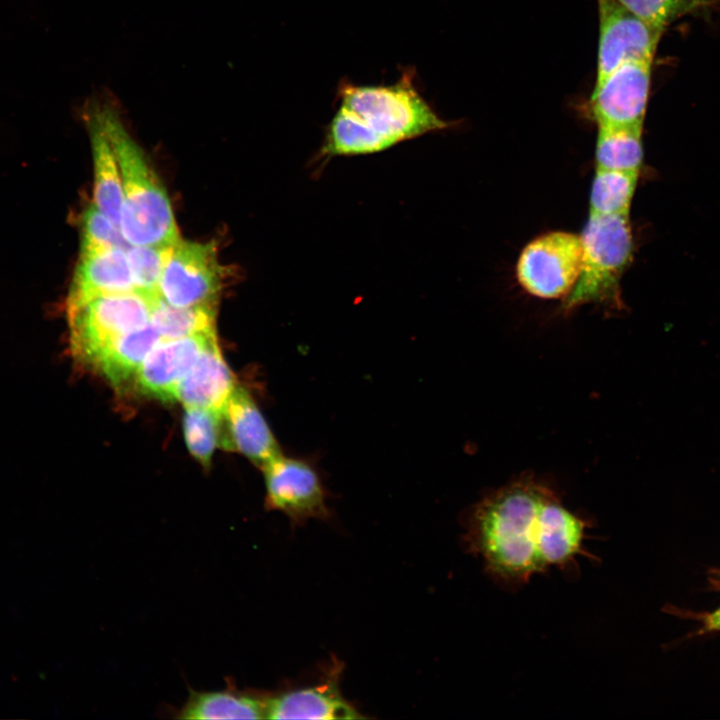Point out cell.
Instances as JSON below:
<instances>
[{
	"mask_svg": "<svg viewBox=\"0 0 720 720\" xmlns=\"http://www.w3.org/2000/svg\"><path fill=\"white\" fill-rule=\"evenodd\" d=\"M562 506L550 487L534 479L511 482L472 507L464 543L490 579L517 590L547 571L543 550Z\"/></svg>",
	"mask_w": 720,
	"mask_h": 720,
	"instance_id": "obj_1",
	"label": "cell"
},
{
	"mask_svg": "<svg viewBox=\"0 0 720 720\" xmlns=\"http://www.w3.org/2000/svg\"><path fill=\"white\" fill-rule=\"evenodd\" d=\"M337 99L320 149L324 158L381 152L450 125L419 93L408 71L390 85L344 81Z\"/></svg>",
	"mask_w": 720,
	"mask_h": 720,
	"instance_id": "obj_2",
	"label": "cell"
},
{
	"mask_svg": "<svg viewBox=\"0 0 720 720\" xmlns=\"http://www.w3.org/2000/svg\"><path fill=\"white\" fill-rule=\"evenodd\" d=\"M106 133L122 181L120 230L130 245L172 246L180 240L163 184L124 125L110 96L92 97L85 105Z\"/></svg>",
	"mask_w": 720,
	"mask_h": 720,
	"instance_id": "obj_3",
	"label": "cell"
},
{
	"mask_svg": "<svg viewBox=\"0 0 720 720\" xmlns=\"http://www.w3.org/2000/svg\"><path fill=\"white\" fill-rule=\"evenodd\" d=\"M580 237L581 270L564 298V311L591 303L621 308L620 280L633 252L629 215L589 214Z\"/></svg>",
	"mask_w": 720,
	"mask_h": 720,
	"instance_id": "obj_4",
	"label": "cell"
},
{
	"mask_svg": "<svg viewBox=\"0 0 720 720\" xmlns=\"http://www.w3.org/2000/svg\"><path fill=\"white\" fill-rule=\"evenodd\" d=\"M154 300L129 292L98 297L68 311L73 355L90 366L112 341L150 322Z\"/></svg>",
	"mask_w": 720,
	"mask_h": 720,
	"instance_id": "obj_5",
	"label": "cell"
},
{
	"mask_svg": "<svg viewBox=\"0 0 720 720\" xmlns=\"http://www.w3.org/2000/svg\"><path fill=\"white\" fill-rule=\"evenodd\" d=\"M580 235L554 231L528 243L516 265L519 284L529 294L542 299L566 297L581 270Z\"/></svg>",
	"mask_w": 720,
	"mask_h": 720,
	"instance_id": "obj_6",
	"label": "cell"
},
{
	"mask_svg": "<svg viewBox=\"0 0 720 720\" xmlns=\"http://www.w3.org/2000/svg\"><path fill=\"white\" fill-rule=\"evenodd\" d=\"M224 272L214 242L180 239L171 247L165 262L159 296L176 307L216 305Z\"/></svg>",
	"mask_w": 720,
	"mask_h": 720,
	"instance_id": "obj_7",
	"label": "cell"
},
{
	"mask_svg": "<svg viewBox=\"0 0 720 720\" xmlns=\"http://www.w3.org/2000/svg\"><path fill=\"white\" fill-rule=\"evenodd\" d=\"M262 470L268 509L283 513L295 525L329 518L327 493L311 462L281 453Z\"/></svg>",
	"mask_w": 720,
	"mask_h": 720,
	"instance_id": "obj_8",
	"label": "cell"
},
{
	"mask_svg": "<svg viewBox=\"0 0 720 720\" xmlns=\"http://www.w3.org/2000/svg\"><path fill=\"white\" fill-rule=\"evenodd\" d=\"M598 12L599 46L595 86L627 62L652 60L662 34L614 0H598Z\"/></svg>",
	"mask_w": 720,
	"mask_h": 720,
	"instance_id": "obj_9",
	"label": "cell"
},
{
	"mask_svg": "<svg viewBox=\"0 0 720 720\" xmlns=\"http://www.w3.org/2000/svg\"><path fill=\"white\" fill-rule=\"evenodd\" d=\"M652 60L627 62L595 86L590 98L597 126H642L647 107Z\"/></svg>",
	"mask_w": 720,
	"mask_h": 720,
	"instance_id": "obj_10",
	"label": "cell"
},
{
	"mask_svg": "<svg viewBox=\"0 0 720 720\" xmlns=\"http://www.w3.org/2000/svg\"><path fill=\"white\" fill-rule=\"evenodd\" d=\"M218 446L240 452L261 469L281 454L261 411L242 386L236 385L223 408Z\"/></svg>",
	"mask_w": 720,
	"mask_h": 720,
	"instance_id": "obj_11",
	"label": "cell"
},
{
	"mask_svg": "<svg viewBox=\"0 0 720 720\" xmlns=\"http://www.w3.org/2000/svg\"><path fill=\"white\" fill-rule=\"evenodd\" d=\"M215 331L177 339H161L142 362L135 382L138 389L153 398L174 400L181 380L198 360Z\"/></svg>",
	"mask_w": 720,
	"mask_h": 720,
	"instance_id": "obj_12",
	"label": "cell"
},
{
	"mask_svg": "<svg viewBox=\"0 0 720 720\" xmlns=\"http://www.w3.org/2000/svg\"><path fill=\"white\" fill-rule=\"evenodd\" d=\"M342 663L335 661L325 681L267 695V719H363L342 695L339 678Z\"/></svg>",
	"mask_w": 720,
	"mask_h": 720,
	"instance_id": "obj_13",
	"label": "cell"
},
{
	"mask_svg": "<svg viewBox=\"0 0 720 720\" xmlns=\"http://www.w3.org/2000/svg\"><path fill=\"white\" fill-rule=\"evenodd\" d=\"M135 292L126 250L113 248L80 254L67 301L66 311L102 296Z\"/></svg>",
	"mask_w": 720,
	"mask_h": 720,
	"instance_id": "obj_14",
	"label": "cell"
},
{
	"mask_svg": "<svg viewBox=\"0 0 720 720\" xmlns=\"http://www.w3.org/2000/svg\"><path fill=\"white\" fill-rule=\"evenodd\" d=\"M236 385L214 335L178 384L174 400L181 402L184 407L222 412Z\"/></svg>",
	"mask_w": 720,
	"mask_h": 720,
	"instance_id": "obj_15",
	"label": "cell"
},
{
	"mask_svg": "<svg viewBox=\"0 0 720 720\" xmlns=\"http://www.w3.org/2000/svg\"><path fill=\"white\" fill-rule=\"evenodd\" d=\"M268 693L239 689L232 679L218 691L189 690L185 703L172 711L177 719H262L266 718Z\"/></svg>",
	"mask_w": 720,
	"mask_h": 720,
	"instance_id": "obj_16",
	"label": "cell"
},
{
	"mask_svg": "<svg viewBox=\"0 0 720 720\" xmlns=\"http://www.w3.org/2000/svg\"><path fill=\"white\" fill-rule=\"evenodd\" d=\"M94 166V205L118 228L123 202L119 165L111 143L97 119L84 111Z\"/></svg>",
	"mask_w": 720,
	"mask_h": 720,
	"instance_id": "obj_17",
	"label": "cell"
},
{
	"mask_svg": "<svg viewBox=\"0 0 720 720\" xmlns=\"http://www.w3.org/2000/svg\"><path fill=\"white\" fill-rule=\"evenodd\" d=\"M160 340V335L149 322L112 341L90 366L115 387L126 385L135 380L142 362Z\"/></svg>",
	"mask_w": 720,
	"mask_h": 720,
	"instance_id": "obj_18",
	"label": "cell"
},
{
	"mask_svg": "<svg viewBox=\"0 0 720 720\" xmlns=\"http://www.w3.org/2000/svg\"><path fill=\"white\" fill-rule=\"evenodd\" d=\"M642 126H598L596 169L639 172L642 159Z\"/></svg>",
	"mask_w": 720,
	"mask_h": 720,
	"instance_id": "obj_19",
	"label": "cell"
},
{
	"mask_svg": "<svg viewBox=\"0 0 720 720\" xmlns=\"http://www.w3.org/2000/svg\"><path fill=\"white\" fill-rule=\"evenodd\" d=\"M216 305L176 307L160 296L153 303L150 323L161 339H177L215 331Z\"/></svg>",
	"mask_w": 720,
	"mask_h": 720,
	"instance_id": "obj_20",
	"label": "cell"
},
{
	"mask_svg": "<svg viewBox=\"0 0 720 720\" xmlns=\"http://www.w3.org/2000/svg\"><path fill=\"white\" fill-rule=\"evenodd\" d=\"M639 172L596 169L590 191V214L629 215Z\"/></svg>",
	"mask_w": 720,
	"mask_h": 720,
	"instance_id": "obj_21",
	"label": "cell"
},
{
	"mask_svg": "<svg viewBox=\"0 0 720 720\" xmlns=\"http://www.w3.org/2000/svg\"><path fill=\"white\" fill-rule=\"evenodd\" d=\"M172 246L130 245L128 247L126 255L135 292L152 300L159 297L163 268Z\"/></svg>",
	"mask_w": 720,
	"mask_h": 720,
	"instance_id": "obj_22",
	"label": "cell"
},
{
	"mask_svg": "<svg viewBox=\"0 0 720 720\" xmlns=\"http://www.w3.org/2000/svg\"><path fill=\"white\" fill-rule=\"evenodd\" d=\"M184 408L183 428L187 448L202 465L208 466L218 445L222 412L197 407Z\"/></svg>",
	"mask_w": 720,
	"mask_h": 720,
	"instance_id": "obj_23",
	"label": "cell"
},
{
	"mask_svg": "<svg viewBox=\"0 0 720 720\" xmlns=\"http://www.w3.org/2000/svg\"><path fill=\"white\" fill-rule=\"evenodd\" d=\"M80 254L113 248L127 250L130 244L118 228L94 204L89 205L81 217Z\"/></svg>",
	"mask_w": 720,
	"mask_h": 720,
	"instance_id": "obj_24",
	"label": "cell"
},
{
	"mask_svg": "<svg viewBox=\"0 0 720 720\" xmlns=\"http://www.w3.org/2000/svg\"><path fill=\"white\" fill-rule=\"evenodd\" d=\"M627 11L663 32L680 13L686 12L687 0H614Z\"/></svg>",
	"mask_w": 720,
	"mask_h": 720,
	"instance_id": "obj_25",
	"label": "cell"
},
{
	"mask_svg": "<svg viewBox=\"0 0 720 720\" xmlns=\"http://www.w3.org/2000/svg\"><path fill=\"white\" fill-rule=\"evenodd\" d=\"M704 626L706 631H720V607L706 616Z\"/></svg>",
	"mask_w": 720,
	"mask_h": 720,
	"instance_id": "obj_26",
	"label": "cell"
},
{
	"mask_svg": "<svg viewBox=\"0 0 720 720\" xmlns=\"http://www.w3.org/2000/svg\"><path fill=\"white\" fill-rule=\"evenodd\" d=\"M712 1L714 0H687L686 11L690 9H696L698 7L711 3Z\"/></svg>",
	"mask_w": 720,
	"mask_h": 720,
	"instance_id": "obj_27",
	"label": "cell"
}]
</instances>
